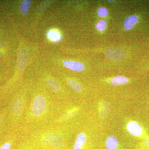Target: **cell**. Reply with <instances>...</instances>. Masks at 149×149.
I'll return each instance as SVG.
<instances>
[{"instance_id":"6da1fadb","label":"cell","mask_w":149,"mask_h":149,"mask_svg":"<svg viewBox=\"0 0 149 149\" xmlns=\"http://www.w3.org/2000/svg\"><path fill=\"white\" fill-rule=\"evenodd\" d=\"M58 101L38 82L32 87L21 128L27 134L50 124Z\"/></svg>"},{"instance_id":"52a82bcc","label":"cell","mask_w":149,"mask_h":149,"mask_svg":"<svg viewBox=\"0 0 149 149\" xmlns=\"http://www.w3.org/2000/svg\"><path fill=\"white\" fill-rule=\"evenodd\" d=\"M107 57L113 60H120L126 56L124 51L118 48H111L106 51Z\"/></svg>"},{"instance_id":"ac0fdd59","label":"cell","mask_w":149,"mask_h":149,"mask_svg":"<svg viewBox=\"0 0 149 149\" xmlns=\"http://www.w3.org/2000/svg\"><path fill=\"white\" fill-rule=\"evenodd\" d=\"M106 22L104 20H100L97 23L96 25V28L100 31H103L105 29Z\"/></svg>"},{"instance_id":"9a60e30c","label":"cell","mask_w":149,"mask_h":149,"mask_svg":"<svg viewBox=\"0 0 149 149\" xmlns=\"http://www.w3.org/2000/svg\"><path fill=\"white\" fill-rule=\"evenodd\" d=\"M31 1L24 0L19 6V10L23 15H26L29 12L31 6Z\"/></svg>"},{"instance_id":"d6986e66","label":"cell","mask_w":149,"mask_h":149,"mask_svg":"<svg viewBox=\"0 0 149 149\" xmlns=\"http://www.w3.org/2000/svg\"><path fill=\"white\" fill-rule=\"evenodd\" d=\"M98 15L100 17H104L107 16L108 14V11L105 8L100 7L97 10Z\"/></svg>"},{"instance_id":"8992f818","label":"cell","mask_w":149,"mask_h":149,"mask_svg":"<svg viewBox=\"0 0 149 149\" xmlns=\"http://www.w3.org/2000/svg\"><path fill=\"white\" fill-rule=\"evenodd\" d=\"M88 141L87 134L83 131L80 130L75 135L72 149H84Z\"/></svg>"},{"instance_id":"4fadbf2b","label":"cell","mask_w":149,"mask_h":149,"mask_svg":"<svg viewBox=\"0 0 149 149\" xmlns=\"http://www.w3.org/2000/svg\"><path fill=\"white\" fill-rule=\"evenodd\" d=\"M105 145L107 149H117L118 146V140L115 136H110L107 138Z\"/></svg>"},{"instance_id":"7c38bea8","label":"cell","mask_w":149,"mask_h":149,"mask_svg":"<svg viewBox=\"0 0 149 149\" xmlns=\"http://www.w3.org/2000/svg\"><path fill=\"white\" fill-rule=\"evenodd\" d=\"M139 17L136 15H131L126 17L123 23L124 28L128 30L132 29L138 22Z\"/></svg>"},{"instance_id":"7a4b0ae2","label":"cell","mask_w":149,"mask_h":149,"mask_svg":"<svg viewBox=\"0 0 149 149\" xmlns=\"http://www.w3.org/2000/svg\"><path fill=\"white\" fill-rule=\"evenodd\" d=\"M67 124H50L34 130L29 135L39 149H65L69 136Z\"/></svg>"},{"instance_id":"30bf717a","label":"cell","mask_w":149,"mask_h":149,"mask_svg":"<svg viewBox=\"0 0 149 149\" xmlns=\"http://www.w3.org/2000/svg\"><path fill=\"white\" fill-rule=\"evenodd\" d=\"M63 65L66 68L75 72H82L85 69V65L79 62L72 61H63Z\"/></svg>"},{"instance_id":"44dd1931","label":"cell","mask_w":149,"mask_h":149,"mask_svg":"<svg viewBox=\"0 0 149 149\" xmlns=\"http://www.w3.org/2000/svg\"><path fill=\"white\" fill-rule=\"evenodd\" d=\"M1 41H0V47H1Z\"/></svg>"},{"instance_id":"277c9868","label":"cell","mask_w":149,"mask_h":149,"mask_svg":"<svg viewBox=\"0 0 149 149\" xmlns=\"http://www.w3.org/2000/svg\"><path fill=\"white\" fill-rule=\"evenodd\" d=\"M38 82L43 85L48 93L58 102L63 101L64 89L58 79L50 73H42Z\"/></svg>"},{"instance_id":"3957f363","label":"cell","mask_w":149,"mask_h":149,"mask_svg":"<svg viewBox=\"0 0 149 149\" xmlns=\"http://www.w3.org/2000/svg\"><path fill=\"white\" fill-rule=\"evenodd\" d=\"M31 81L25 82L12 97L8 107L7 126L8 130L21 128L22 123L34 85Z\"/></svg>"},{"instance_id":"e0dca14e","label":"cell","mask_w":149,"mask_h":149,"mask_svg":"<svg viewBox=\"0 0 149 149\" xmlns=\"http://www.w3.org/2000/svg\"><path fill=\"white\" fill-rule=\"evenodd\" d=\"M100 108V113L102 117H104L108 112L109 110V105L107 102H103Z\"/></svg>"},{"instance_id":"9c48e42d","label":"cell","mask_w":149,"mask_h":149,"mask_svg":"<svg viewBox=\"0 0 149 149\" xmlns=\"http://www.w3.org/2000/svg\"><path fill=\"white\" fill-rule=\"evenodd\" d=\"M126 128L128 132L133 136H139L143 134L142 126L135 121H130L126 125Z\"/></svg>"},{"instance_id":"2e32d148","label":"cell","mask_w":149,"mask_h":149,"mask_svg":"<svg viewBox=\"0 0 149 149\" xmlns=\"http://www.w3.org/2000/svg\"><path fill=\"white\" fill-rule=\"evenodd\" d=\"M48 38L54 42H59L61 39V36L59 32L55 30H51L47 33Z\"/></svg>"},{"instance_id":"ba28073f","label":"cell","mask_w":149,"mask_h":149,"mask_svg":"<svg viewBox=\"0 0 149 149\" xmlns=\"http://www.w3.org/2000/svg\"><path fill=\"white\" fill-rule=\"evenodd\" d=\"M15 149H39L36 144L29 137V134L24 138L17 146Z\"/></svg>"},{"instance_id":"ffe728a7","label":"cell","mask_w":149,"mask_h":149,"mask_svg":"<svg viewBox=\"0 0 149 149\" xmlns=\"http://www.w3.org/2000/svg\"><path fill=\"white\" fill-rule=\"evenodd\" d=\"M143 145L146 146H149V136L144 140Z\"/></svg>"},{"instance_id":"5b68a950","label":"cell","mask_w":149,"mask_h":149,"mask_svg":"<svg viewBox=\"0 0 149 149\" xmlns=\"http://www.w3.org/2000/svg\"><path fill=\"white\" fill-rule=\"evenodd\" d=\"M29 54L28 51L24 48L19 49L18 52L17 61V71L23 72L26 68L29 61Z\"/></svg>"},{"instance_id":"5bb4252c","label":"cell","mask_w":149,"mask_h":149,"mask_svg":"<svg viewBox=\"0 0 149 149\" xmlns=\"http://www.w3.org/2000/svg\"><path fill=\"white\" fill-rule=\"evenodd\" d=\"M128 82V78L121 75L115 76L112 78L111 80V84L114 86L124 85Z\"/></svg>"},{"instance_id":"8fae6325","label":"cell","mask_w":149,"mask_h":149,"mask_svg":"<svg viewBox=\"0 0 149 149\" xmlns=\"http://www.w3.org/2000/svg\"><path fill=\"white\" fill-rule=\"evenodd\" d=\"M65 80L70 88L74 92L80 93L83 91V88L80 83L74 78L68 77L65 79Z\"/></svg>"}]
</instances>
